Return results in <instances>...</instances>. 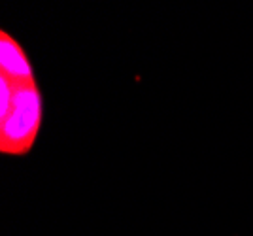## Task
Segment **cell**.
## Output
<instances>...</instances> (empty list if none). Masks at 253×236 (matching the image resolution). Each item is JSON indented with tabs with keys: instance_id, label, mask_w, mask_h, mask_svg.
<instances>
[{
	"instance_id": "1",
	"label": "cell",
	"mask_w": 253,
	"mask_h": 236,
	"mask_svg": "<svg viewBox=\"0 0 253 236\" xmlns=\"http://www.w3.org/2000/svg\"><path fill=\"white\" fill-rule=\"evenodd\" d=\"M15 98L8 116L0 119V153L25 157L36 144L43 121V98L36 79L13 81Z\"/></svg>"
},
{
	"instance_id": "2",
	"label": "cell",
	"mask_w": 253,
	"mask_h": 236,
	"mask_svg": "<svg viewBox=\"0 0 253 236\" xmlns=\"http://www.w3.org/2000/svg\"><path fill=\"white\" fill-rule=\"evenodd\" d=\"M0 74L10 78L11 81H32L34 70L29 55L13 36L0 33Z\"/></svg>"
},
{
	"instance_id": "3",
	"label": "cell",
	"mask_w": 253,
	"mask_h": 236,
	"mask_svg": "<svg viewBox=\"0 0 253 236\" xmlns=\"http://www.w3.org/2000/svg\"><path fill=\"white\" fill-rule=\"evenodd\" d=\"M13 98H15V83L10 78L0 74V119L8 116V112L13 106Z\"/></svg>"
}]
</instances>
